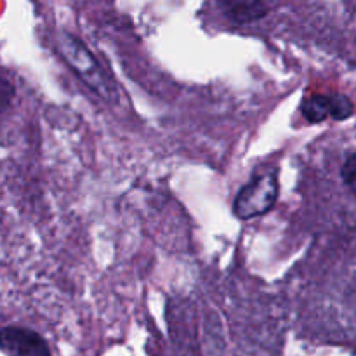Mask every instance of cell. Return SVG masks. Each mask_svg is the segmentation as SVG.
Segmentation results:
<instances>
[{
    "instance_id": "cell-3",
    "label": "cell",
    "mask_w": 356,
    "mask_h": 356,
    "mask_svg": "<svg viewBox=\"0 0 356 356\" xmlns=\"http://www.w3.org/2000/svg\"><path fill=\"white\" fill-rule=\"evenodd\" d=\"M0 344L9 356H52L47 343L37 332L21 327H6Z\"/></svg>"
},
{
    "instance_id": "cell-6",
    "label": "cell",
    "mask_w": 356,
    "mask_h": 356,
    "mask_svg": "<svg viewBox=\"0 0 356 356\" xmlns=\"http://www.w3.org/2000/svg\"><path fill=\"white\" fill-rule=\"evenodd\" d=\"M341 176H343V181L348 190L356 197V152L346 156L343 169H341Z\"/></svg>"
},
{
    "instance_id": "cell-5",
    "label": "cell",
    "mask_w": 356,
    "mask_h": 356,
    "mask_svg": "<svg viewBox=\"0 0 356 356\" xmlns=\"http://www.w3.org/2000/svg\"><path fill=\"white\" fill-rule=\"evenodd\" d=\"M302 115L312 124H320L329 117L336 115V94H315L302 101Z\"/></svg>"
},
{
    "instance_id": "cell-1",
    "label": "cell",
    "mask_w": 356,
    "mask_h": 356,
    "mask_svg": "<svg viewBox=\"0 0 356 356\" xmlns=\"http://www.w3.org/2000/svg\"><path fill=\"white\" fill-rule=\"evenodd\" d=\"M56 47L66 65L86 82L87 87L99 94L103 99L111 101L117 97V87L113 79L101 68L99 63L92 56V52L72 33L61 31L56 38Z\"/></svg>"
},
{
    "instance_id": "cell-7",
    "label": "cell",
    "mask_w": 356,
    "mask_h": 356,
    "mask_svg": "<svg viewBox=\"0 0 356 356\" xmlns=\"http://www.w3.org/2000/svg\"><path fill=\"white\" fill-rule=\"evenodd\" d=\"M10 94H13V92H9V82H7V80L3 79L2 80V97H3L2 106L3 108H7V103H9V99H10Z\"/></svg>"
},
{
    "instance_id": "cell-2",
    "label": "cell",
    "mask_w": 356,
    "mask_h": 356,
    "mask_svg": "<svg viewBox=\"0 0 356 356\" xmlns=\"http://www.w3.org/2000/svg\"><path fill=\"white\" fill-rule=\"evenodd\" d=\"M278 198V179L273 169H263L238 191L233 212L240 219H252L271 211Z\"/></svg>"
},
{
    "instance_id": "cell-4",
    "label": "cell",
    "mask_w": 356,
    "mask_h": 356,
    "mask_svg": "<svg viewBox=\"0 0 356 356\" xmlns=\"http://www.w3.org/2000/svg\"><path fill=\"white\" fill-rule=\"evenodd\" d=\"M221 13L236 24L254 23L268 14L264 0H216Z\"/></svg>"
}]
</instances>
